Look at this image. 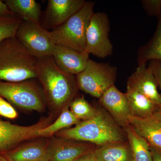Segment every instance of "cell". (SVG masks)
I'll return each mask as SVG.
<instances>
[{
  "label": "cell",
  "mask_w": 161,
  "mask_h": 161,
  "mask_svg": "<svg viewBox=\"0 0 161 161\" xmlns=\"http://www.w3.org/2000/svg\"><path fill=\"white\" fill-rule=\"evenodd\" d=\"M36 73L46 103L53 109L69 107L78 89L75 75L60 69L52 56L38 59Z\"/></svg>",
  "instance_id": "1"
},
{
  "label": "cell",
  "mask_w": 161,
  "mask_h": 161,
  "mask_svg": "<svg viewBox=\"0 0 161 161\" xmlns=\"http://www.w3.org/2000/svg\"><path fill=\"white\" fill-rule=\"evenodd\" d=\"M96 108V114L92 118L81 121L75 127L61 130L56 134L59 137L90 143L96 147L127 142L125 129L101 106Z\"/></svg>",
  "instance_id": "2"
},
{
  "label": "cell",
  "mask_w": 161,
  "mask_h": 161,
  "mask_svg": "<svg viewBox=\"0 0 161 161\" xmlns=\"http://www.w3.org/2000/svg\"><path fill=\"white\" fill-rule=\"evenodd\" d=\"M38 59L15 37L0 43V80L19 82L37 78Z\"/></svg>",
  "instance_id": "3"
},
{
  "label": "cell",
  "mask_w": 161,
  "mask_h": 161,
  "mask_svg": "<svg viewBox=\"0 0 161 161\" xmlns=\"http://www.w3.org/2000/svg\"><path fill=\"white\" fill-rule=\"evenodd\" d=\"M95 5V2H86L78 12L61 26L50 31L51 36L55 44L67 47L80 53H86L87 29L94 13Z\"/></svg>",
  "instance_id": "4"
},
{
  "label": "cell",
  "mask_w": 161,
  "mask_h": 161,
  "mask_svg": "<svg viewBox=\"0 0 161 161\" xmlns=\"http://www.w3.org/2000/svg\"><path fill=\"white\" fill-rule=\"evenodd\" d=\"M36 79L19 82L0 80V95L12 105L22 109L42 112L45 109L46 101L43 89Z\"/></svg>",
  "instance_id": "5"
},
{
  "label": "cell",
  "mask_w": 161,
  "mask_h": 161,
  "mask_svg": "<svg viewBox=\"0 0 161 161\" xmlns=\"http://www.w3.org/2000/svg\"><path fill=\"white\" fill-rule=\"evenodd\" d=\"M116 75L115 66L89 59L84 69L76 75V82L79 89L98 99L115 85Z\"/></svg>",
  "instance_id": "6"
},
{
  "label": "cell",
  "mask_w": 161,
  "mask_h": 161,
  "mask_svg": "<svg viewBox=\"0 0 161 161\" xmlns=\"http://www.w3.org/2000/svg\"><path fill=\"white\" fill-rule=\"evenodd\" d=\"M15 37L32 56L37 59L52 56L56 45L50 31L39 23L23 20Z\"/></svg>",
  "instance_id": "7"
},
{
  "label": "cell",
  "mask_w": 161,
  "mask_h": 161,
  "mask_svg": "<svg viewBox=\"0 0 161 161\" xmlns=\"http://www.w3.org/2000/svg\"><path fill=\"white\" fill-rule=\"evenodd\" d=\"M109 19L104 12L94 13L86 33V52L101 58L112 56L113 46L109 38Z\"/></svg>",
  "instance_id": "8"
},
{
  "label": "cell",
  "mask_w": 161,
  "mask_h": 161,
  "mask_svg": "<svg viewBox=\"0 0 161 161\" xmlns=\"http://www.w3.org/2000/svg\"><path fill=\"white\" fill-rule=\"evenodd\" d=\"M52 116L29 126L15 125L0 118V153L5 154L26 141L40 137L39 132L51 124Z\"/></svg>",
  "instance_id": "9"
},
{
  "label": "cell",
  "mask_w": 161,
  "mask_h": 161,
  "mask_svg": "<svg viewBox=\"0 0 161 161\" xmlns=\"http://www.w3.org/2000/svg\"><path fill=\"white\" fill-rule=\"evenodd\" d=\"M98 103L119 125L124 129L130 125V118L132 114L126 95L115 85L98 98Z\"/></svg>",
  "instance_id": "10"
},
{
  "label": "cell",
  "mask_w": 161,
  "mask_h": 161,
  "mask_svg": "<svg viewBox=\"0 0 161 161\" xmlns=\"http://www.w3.org/2000/svg\"><path fill=\"white\" fill-rule=\"evenodd\" d=\"M96 147L90 143L59 137L48 141L47 150L50 161H74Z\"/></svg>",
  "instance_id": "11"
},
{
  "label": "cell",
  "mask_w": 161,
  "mask_h": 161,
  "mask_svg": "<svg viewBox=\"0 0 161 161\" xmlns=\"http://www.w3.org/2000/svg\"><path fill=\"white\" fill-rule=\"evenodd\" d=\"M138 65L136 70L128 78L127 87L137 90L158 107H161V94L156 78L151 61Z\"/></svg>",
  "instance_id": "12"
},
{
  "label": "cell",
  "mask_w": 161,
  "mask_h": 161,
  "mask_svg": "<svg viewBox=\"0 0 161 161\" xmlns=\"http://www.w3.org/2000/svg\"><path fill=\"white\" fill-rule=\"evenodd\" d=\"M86 2L85 0H48L44 12V28L53 30L61 26L78 12Z\"/></svg>",
  "instance_id": "13"
},
{
  "label": "cell",
  "mask_w": 161,
  "mask_h": 161,
  "mask_svg": "<svg viewBox=\"0 0 161 161\" xmlns=\"http://www.w3.org/2000/svg\"><path fill=\"white\" fill-rule=\"evenodd\" d=\"M52 57L57 66L63 71L77 75L82 71L87 63L89 54L67 47L56 44Z\"/></svg>",
  "instance_id": "14"
},
{
  "label": "cell",
  "mask_w": 161,
  "mask_h": 161,
  "mask_svg": "<svg viewBox=\"0 0 161 161\" xmlns=\"http://www.w3.org/2000/svg\"><path fill=\"white\" fill-rule=\"evenodd\" d=\"M130 126L147 141L150 147L161 150V113L157 112L144 118L132 115Z\"/></svg>",
  "instance_id": "15"
},
{
  "label": "cell",
  "mask_w": 161,
  "mask_h": 161,
  "mask_svg": "<svg viewBox=\"0 0 161 161\" xmlns=\"http://www.w3.org/2000/svg\"><path fill=\"white\" fill-rule=\"evenodd\" d=\"M35 139L23 142L3 155L8 161H50L48 141Z\"/></svg>",
  "instance_id": "16"
},
{
  "label": "cell",
  "mask_w": 161,
  "mask_h": 161,
  "mask_svg": "<svg viewBox=\"0 0 161 161\" xmlns=\"http://www.w3.org/2000/svg\"><path fill=\"white\" fill-rule=\"evenodd\" d=\"M94 152L98 161H133L128 141L97 147Z\"/></svg>",
  "instance_id": "17"
},
{
  "label": "cell",
  "mask_w": 161,
  "mask_h": 161,
  "mask_svg": "<svg viewBox=\"0 0 161 161\" xmlns=\"http://www.w3.org/2000/svg\"><path fill=\"white\" fill-rule=\"evenodd\" d=\"M125 94L132 116L147 118L158 112V107L137 90L127 87Z\"/></svg>",
  "instance_id": "18"
},
{
  "label": "cell",
  "mask_w": 161,
  "mask_h": 161,
  "mask_svg": "<svg viewBox=\"0 0 161 161\" xmlns=\"http://www.w3.org/2000/svg\"><path fill=\"white\" fill-rule=\"evenodd\" d=\"M5 3L13 14L23 21L40 23L41 7L35 0H6Z\"/></svg>",
  "instance_id": "19"
},
{
  "label": "cell",
  "mask_w": 161,
  "mask_h": 161,
  "mask_svg": "<svg viewBox=\"0 0 161 161\" xmlns=\"http://www.w3.org/2000/svg\"><path fill=\"white\" fill-rule=\"evenodd\" d=\"M157 19L156 29L153 36L137 51L138 65L147 64L151 60L161 63V15Z\"/></svg>",
  "instance_id": "20"
},
{
  "label": "cell",
  "mask_w": 161,
  "mask_h": 161,
  "mask_svg": "<svg viewBox=\"0 0 161 161\" xmlns=\"http://www.w3.org/2000/svg\"><path fill=\"white\" fill-rule=\"evenodd\" d=\"M133 161H153L150 145L130 125L125 129Z\"/></svg>",
  "instance_id": "21"
},
{
  "label": "cell",
  "mask_w": 161,
  "mask_h": 161,
  "mask_svg": "<svg viewBox=\"0 0 161 161\" xmlns=\"http://www.w3.org/2000/svg\"><path fill=\"white\" fill-rule=\"evenodd\" d=\"M69 108L68 107L64 108L61 111V113L56 121L39 131L40 137H51L59 131L68 129L73 125H77L81 121L74 115Z\"/></svg>",
  "instance_id": "22"
},
{
  "label": "cell",
  "mask_w": 161,
  "mask_h": 161,
  "mask_svg": "<svg viewBox=\"0 0 161 161\" xmlns=\"http://www.w3.org/2000/svg\"><path fill=\"white\" fill-rule=\"evenodd\" d=\"M70 110L80 120H86L96 114L97 108L86 100L84 97H76L69 105Z\"/></svg>",
  "instance_id": "23"
},
{
  "label": "cell",
  "mask_w": 161,
  "mask_h": 161,
  "mask_svg": "<svg viewBox=\"0 0 161 161\" xmlns=\"http://www.w3.org/2000/svg\"><path fill=\"white\" fill-rule=\"evenodd\" d=\"M22 21L15 15H0V43L6 39L15 37Z\"/></svg>",
  "instance_id": "24"
},
{
  "label": "cell",
  "mask_w": 161,
  "mask_h": 161,
  "mask_svg": "<svg viewBox=\"0 0 161 161\" xmlns=\"http://www.w3.org/2000/svg\"><path fill=\"white\" fill-rule=\"evenodd\" d=\"M143 8L150 16L158 19L161 15V0H143Z\"/></svg>",
  "instance_id": "25"
},
{
  "label": "cell",
  "mask_w": 161,
  "mask_h": 161,
  "mask_svg": "<svg viewBox=\"0 0 161 161\" xmlns=\"http://www.w3.org/2000/svg\"><path fill=\"white\" fill-rule=\"evenodd\" d=\"M0 116L9 119L17 118L18 113L13 106L0 95Z\"/></svg>",
  "instance_id": "26"
},
{
  "label": "cell",
  "mask_w": 161,
  "mask_h": 161,
  "mask_svg": "<svg viewBox=\"0 0 161 161\" xmlns=\"http://www.w3.org/2000/svg\"><path fill=\"white\" fill-rule=\"evenodd\" d=\"M153 74L156 78L158 87L161 90V63L156 60H151ZM158 112L161 113V107Z\"/></svg>",
  "instance_id": "27"
},
{
  "label": "cell",
  "mask_w": 161,
  "mask_h": 161,
  "mask_svg": "<svg viewBox=\"0 0 161 161\" xmlns=\"http://www.w3.org/2000/svg\"><path fill=\"white\" fill-rule=\"evenodd\" d=\"M94 151L95 150L85 153L74 161H98Z\"/></svg>",
  "instance_id": "28"
},
{
  "label": "cell",
  "mask_w": 161,
  "mask_h": 161,
  "mask_svg": "<svg viewBox=\"0 0 161 161\" xmlns=\"http://www.w3.org/2000/svg\"><path fill=\"white\" fill-rule=\"evenodd\" d=\"M0 15H14L10 11L6 3L0 0Z\"/></svg>",
  "instance_id": "29"
},
{
  "label": "cell",
  "mask_w": 161,
  "mask_h": 161,
  "mask_svg": "<svg viewBox=\"0 0 161 161\" xmlns=\"http://www.w3.org/2000/svg\"><path fill=\"white\" fill-rule=\"evenodd\" d=\"M153 161H161V150L150 147Z\"/></svg>",
  "instance_id": "30"
},
{
  "label": "cell",
  "mask_w": 161,
  "mask_h": 161,
  "mask_svg": "<svg viewBox=\"0 0 161 161\" xmlns=\"http://www.w3.org/2000/svg\"><path fill=\"white\" fill-rule=\"evenodd\" d=\"M0 161H8L5 156L2 153H0Z\"/></svg>",
  "instance_id": "31"
}]
</instances>
